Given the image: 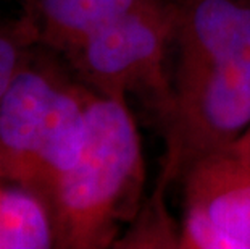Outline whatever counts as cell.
Returning <instances> with one entry per match:
<instances>
[{
	"instance_id": "obj_1",
	"label": "cell",
	"mask_w": 250,
	"mask_h": 249,
	"mask_svg": "<svg viewBox=\"0 0 250 249\" xmlns=\"http://www.w3.org/2000/svg\"><path fill=\"white\" fill-rule=\"evenodd\" d=\"M176 65L162 116L167 152L150 203L250 126V0H169Z\"/></svg>"
},
{
	"instance_id": "obj_2",
	"label": "cell",
	"mask_w": 250,
	"mask_h": 249,
	"mask_svg": "<svg viewBox=\"0 0 250 249\" xmlns=\"http://www.w3.org/2000/svg\"><path fill=\"white\" fill-rule=\"evenodd\" d=\"M144 180L139 133L125 100L107 96L86 105L81 154L54 191L63 241L74 248L110 243L116 222L134 217Z\"/></svg>"
},
{
	"instance_id": "obj_3",
	"label": "cell",
	"mask_w": 250,
	"mask_h": 249,
	"mask_svg": "<svg viewBox=\"0 0 250 249\" xmlns=\"http://www.w3.org/2000/svg\"><path fill=\"white\" fill-rule=\"evenodd\" d=\"M171 41V3L158 0L107 24L78 50L86 71L108 97L141 94L162 118L171 102V81L165 71Z\"/></svg>"
},
{
	"instance_id": "obj_4",
	"label": "cell",
	"mask_w": 250,
	"mask_h": 249,
	"mask_svg": "<svg viewBox=\"0 0 250 249\" xmlns=\"http://www.w3.org/2000/svg\"><path fill=\"white\" fill-rule=\"evenodd\" d=\"M84 130L86 107L39 73H18L0 99V141L33 162L52 193L76 165Z\"/></svg>"
},
{
	"instance_id": "obj_5",
	"label": "cell",
	"mask_w": 250,
	"mask_h": 249,
	"mask_svg": "<svg viewBox=\"0 0 250 249\" xmlns=\"http://www.w3.org/2000/svg\"><path fill=\"white\" fill-rule=\"evenodd\" d=\"M184 180L179 248L250 249V165L228 149L202 157Z\"/></svg>"
},
{
	"instance_id": "obj_6",
	"label": "cell",
	"mask_w": 250,
	"mask_h": 249,
	"mask_svg": "<svg viewBox=\"0 0 250 249\" xmlns=\"http://www.w3.org/2000/svg\"><path fill=\"white\" fill-rule=\"evenodd\" d=\"M158 0H41L49 38L79 49L90 36L137 8Z\"/></svg>"
},
{
	"instance_id": "obj_7",
	"label": "cell",
	"mask_w": 250,
	"mask_h": 249,
	"mask_svg": "<svg viewBox=\"0 0 250 249\" xmlns=\"http://www.w3.org/2000/svg\"><path fill=\"white\" fill-rule=\"evenodd\" d=\"M52 243L50 217L34 194L0 191V249H45Z\"/></svg>"
},
{
	"instance_id": "obj_8",
	"label": "cell",
	"mask_w": 250,
	"mask_h": 249,
	"mask_svg": "<svg viewBox=\"0 0 250 249\" xmlns=\"http://www.w3.org/2000/svg\"><path fill=\"white\" fill-rule=\"evenodd\" d=\"M17 68V50L12 42L0 38V99L12 84Z\"/></svg>"
},
{
	"instance_id": "obj_9",
	"label": "cell",
	"mask_w": 250,
	"mask_h": 249,
	"mask_svg": "<svg viewBox=\"0 0 250 249\" xmlns=\"http://www.w3.org/2000/svg\"><path fill=\"white\" fill-rule=\"evenodd\" d=\"M229 151L250 165V126L229 146Z\"/></svg>"
}]
</instances>
